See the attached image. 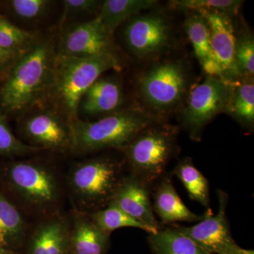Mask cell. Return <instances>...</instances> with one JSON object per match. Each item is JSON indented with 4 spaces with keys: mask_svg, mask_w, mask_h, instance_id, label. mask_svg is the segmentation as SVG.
Segmentation results:
<instances>
[{
    "mask_svg": "<svg viewBox=\"0 0 254 254\" xmlns=\"http://www.w3.org/2000/svg\"><path fill=\"white\" fill-rule=\"evenodd\" d=\"M3 181L8 198L28 219L62 212L65 180L53 163L40 158L12 160L4 167Z\"/></svg>",
    "mask_w": 254,
    "mask_h": 254,
    "instance_id": "1",
    "label": "cell"
},
{
    "mask_svg": "<svg viewBox=\"0 0 254 254\" xmlns=\"http://www.w3.org/2000/svg\"><path fill=\"white\" fill-rule=\"evenodd\" d=\"M56 54L54 38L46 37L37 38L31 48L18 57L1 88L4 108L23 115L44 104Z\"/></svg>",
    "mask_w": 254,
    "mask_h": 254,
    "instance_id": "2",
    "label": "cell"
},
{
    "mask_svg": "<svg viewBox=\"0 0 254 254\" xmlns=\"http://www.w3.org/2000/svg\"><path fill=\"white\" fill-rule=\"evenodd\" d=\"M118 54L91 58H71L57 53L46 102L69 123L78 119L82 96L100 76L110 70L121 69ZM42 105V106H43Z\"/></svg>",
    "mask_w": 254,
    "mask_h": 254,
    "instance_id": "3",
    "label": "cell"
},
{
    "mask_svg": "<svg viewBox=\"0 0 254 254\" xmlns=\"http://www.w3.org/2000/svg\"><path fill=\"white\" fill-rule=\"evenodd\" d=\"M125 167L123 155L109 153L71 164L64 180L73 209L89 213L109 205Z\"/></svg>",
    "mask_w": 254,
    "mask_h": 254,
    "instance_id": "4",
    "label": "cell"
},
{
    "mask_svg": "<svg viewBox=\"0 0 254 254\" xmlns=\"http://www.w3.org/2000/svg\"><path fill=\"white\" fill-rule=\"evenodd\" d=\"M159 121L141 108H123L94 121L77 119L71 123L73 153L91 154L121 150L145 127Z\"/></svg>",
    "mask_w": 254,
    "mask_h": 254,
    "instance_id": "5",
    "label": "cell"
},
{
    "mask_svg": "<svg viewBox=\"0 0 254 254\" xmlns=\"http://www.w3.org/2000/svg\"><path fill=\"white\" fill-rule=\"evenodd\" d=\"M178 127L155 122L120 150L129 173L151 188L178 153Z\"/></svg>",
    "mask_w": 254,
    "mask_h": 254,
    "instance_id": "6",
    "label": "cell"
},
{
    "mask_svg": "<svg viewBox=\"0 0 254 254\" xmlns=\"http://www.w3.org/2000/svg\"><path fill=\"white\" fill-rule=\"evenodd\" d=\"M190 81V69L184 60H158L138 77L137 93L146 113L158 120L185 105Z\"/></svg>",
    "mask_w": 254,
    "mask_h": 254,
    "instance_id": "7",
    "label": "cell"
},
{
    "mask_svg": "<svg viewBox=\"0 0 254 254\" xmlns=\"http://www.w3.org/2000/svg\"><path fill=\"white\" fill-rule=\"evenodd\" d=\"M120 27L124 45L138 60L160 58L173 47L175 33L173 24L165 15L150 11L128 19Z\"/></svg>",
    "mask_w": 254,
    "mask_h": 254,
    "instance_id": "8",
    "label": "cell"
},
{
    "mask_svg": "<svg viewBox=\"0 0 254 254\" xmlns=\"http://www.w3.org/2000/svg\"><path fill=\"white\" fill-rule=\"evenodd\" d=\"M232 86L230 82L208 76L190 90L180 120L190 139L200 141L207 125L225 113Z\"/></svg>",
    "mask_w": 254,
    "mask_h": 254,
    "instance_id": "9",
    "label": "cell"
},
{
    "mask_svg": "<svg viewBox=\"0 0 254 254\" xmlns=\"http://www.w3.org/2000/svg\"><path fill=\"white\" fill-rule=\"evenodd\" d=\"M20 131L26 144L42 150L73 153L71 123L48 106H38L24 114Z\"/></svg>",
    "mask_w": 254,
    "mask_h": 254,
    "instance_id": "10",
    "label": "cell"
},
{
    "mask_svg": "<svg viewBox=\"0 0 254 254\" xmlns=\"http://www.w3.org/2000/svg\"><path fill=\"white\" fill-rule=\"evenodd\" d=\"M56 49L58 54L71 58L118 54L113 36L103 26L98 16L63 28Z\"/></svg>",
    "mask_w": 254,
    "mask_h": 254,
    "instance_id": "11",
    "label": "cell"
},
{
    "mask_svg": "<svg viewBox=\"0 0 254 254\" xmlns=\"http://www.w3.org/2000/svg\"><path fill=\"white\" fill-rule=\"evenodd\" d=\"M217 193L219 208L216 214H213L211 209H209L205 212L203 220L196 225L190 227L177 224L171 225L191 239L208 254H223L237 245L232 238L227 217L229 195L220 190H217Z\"/></svg>",
    "mask_w": 254,
    "mask_h": 254,
    "instance_id": "12",
    "label": "cell"
},
{
    "mask_svg": "<svg viewBox=\"0 0 254 254\" xmlns=\"http://www.w3.org/2000/svg\"><path fill=\"white\" fill-rule=\"evenodd\" d=\"M208 23L215 58L221 68L222 79L234 83L242 78L236 60V31L232 18L215 11L199 10Z\"/></svg>",
    "mask_w": 254,
    "mask_h": 254,
    "instance_id": "13",
    "label": "cell"
},
{
    "mask_svg": "<svg viewBox=\"0 0 254 254\" xmlns=\"http://www.w3.org/2000/svg\"><path fill=\"white\" fill-rule=\"evenodd\" d=\"M71 221L70 215L60 213L36 220L26 241L27 254H70Z\"/></svg>",
    "mask_w": 254,
    "mask_h": 254,
    "instance_id": "14",
    "label": "cell"
},
{
    "mask_svg": "<svg viewBox=\"0 0 254 254\" xmlns=\"http://www.w3.org/2000/svg\"><path fill=\"white\" fill-rule=\"evenodd\" d=\"M125 101L123 82L116 74L104 75L93 83L82 96L78 108L80 115L101 118L123 109Z\"/></svg>",
    "mask_w": 254,
    "mask_h": 254,
    "instance_id": "15",
    "label": "cell"
},
{
    "mask_svg": "<svg viewBox=\"0 0 254 254\" xmlns=\"http://www.w3.org/2000/svg\"><path fill=\"white\" fill-rule=\"evenodd\" d=\"M150 190V187L137 177L125 174L110 204L116 205L132 218L158 232L162 226L153 212Z\"/></svg>",
    "mask_w": 254,
    "mask_h": 254,
    "instance_id": "16",
    "label": "cell"
},
{
    "mask_svg": "<svg viewBox=\"0 0 254 254\" xmlns=\"http://www.w3.org/2000/svg\"><path fill=\"white\" fill-rule=\"evenodd\" d=\"M152 205L153 212L163 225H173L177 222H199L205 216V213L197 215L187 208L177 193L171 177L167 175L157 182Z\"/></svg>",
    "mask_w": 254,
    "mask_h": 254,
    "instance_id": "17",
    "label": "cell"
},
{
    "mask_svg": "<svg viewBox=\"0 0 254 254\" xmlns=\"http://www.w3.org/2000/svg\"><path fill=\"white\" fill-rule=\"evenodd\" d=\"M69 215L72 254H105L111 234L101 230L86 213L72 208Z\"/></svg>",
    "mask_w": 254,
    "mask_h": 254,
    "instance_id": "18",
    "label": "cell"
},
{
    "mask_svg": "<svg viewBox=\"0 0 254 254\" xmlns=\"http://www.w3.org/2000/svg\"><path fill=\"white\" fill-rule=\"evenodd\" d=\"M185 29L195 58L205 73L209 76L222 78L221 68L213 53L206 20L199 13L193 11L185 19Z\"/></svg>",
    "mask_w": 254,
    "mask_h": 254,
    "instance_id": "19",
    "label": "cell"
},
{
    "mask_svg": "<svg viewBox=\"0 0 254 254\" xmlns=\"http://www.w3.org/2000/svg\"><path fill=\"white\" fill-rule=\"evenodd\" d=\"M30 228L27 217L0 190V247L14 251L26 242Z\"/></svg>",
    "mask_w": 254,
    "mask_h": 254,
    "instance_id": "20",
    "label": "cell"
},
{
    "mask_svg": "<svg viewBox=\"0 0 254 254\" xmlns=\"http://www.w3.org/2000/svg\"><path fill=\"white\" fill-rule=\"evenodd\" d=\"M156 0H105L98 16L112 36L130 18L154 8Z\"/></svg>",
    "mask_w": 254,
    "mask_h": 254,
    "instance_id": "21",
    "label": "cell"
},
{
    "mask_svg": "<svg viewBox=\"0 0 254 254\" xmlns=\"http://www.w3.org/2000/svg\"><path fill=\"white\" fill-rule=\"evenodd\" d=\"M247 131L254 127V77H244L232 83L231 95L225 110Z\"/></svg>",
    "mask_w": 254,
    "mask_h": 254,
    "instance_id": "22",
    "label": "cell"
},
{
    "mask_svg": "<svg viewBox=\"0 0 254 254\" xmlns=\"http://www.w3.org/2000/svg\"><path fill=\"white\" fill-rule=\"evenodd\" d=\"M148 235V242L155 254H208L171 225Z\"/></svg>",
    "mask_w": 254,
    "mask_h": 254,
    "instance_id": "23",
    "label": "cell"
},
{
    "mask_svg": "<svg viewBox=\"0 0 254 254\" xmlns=\"http://www.w3.org/2000/svg\"><path fill=\"white\" fill-rule=\"evenodd\" d=\"M173 174L181 181L190 199L198 202L207 210L210 209L208 180L195 168L191 158L182 159L175 167Z\"/></svg>",
    "mask_w": 254,
    "mask_h": 254,
    "instance_id": "24",
    "label": "cell"
},
{
    "mask_svg": "<svg viewBox=\"0 0 254 254\" xmlns=\"http://www.w3.org/2000/svg\"><path fill=\"white\" fill-rule=\"evenodd\" d=\"M87 214L101 230L110 234L123 227H134L148 232V234L157 232L136 219L132 218L115 205L109 204L105 208Z\"/></svg>",
    "mask_w": 254,
    "mask_h": 254,
    "instance_id": "25",
    "label": "cell"
},
{
    "mask_svg": "<svg viewBox=\"0 0 254 254\" xmlns=\"http://www.w3.org/2000/svg\"><path fill=\"white\" fill-rule=\"evenodd\" d=\"M103 1L98 0H64L60 27L61 29L93 19L99 14Z\"/></svg>",
    "mask_w": 254,
    "mask_h": 254,
    "instance_id": "26",
    "label": "cell"
},
{
    "mask_svg": "<svg viewBox=\"0 0 254 254\" xmlns=\"http://www.w3.org/2000/svg\"><path fill=\"white\" fill-rule=\"evenodd\" d=\"M34 33L0 18V47L17 55L23 54L36 41Z\"/></svg>",
    "mask_w": 254,
    "mask_h": 254,
    "instance_id": "27",
    "label": "cell"
},
{
    "mask_svg": "<svg viewBox=\"0 0 254 254\" xmlns=\"http://www.w3.org/2000/svg\"><path fill=\"white\" fill-rule=\"evenodd\" d=\"M10 9L15 17L24 24H36L53 11L55 1L51 0H12Z\"/></svg>",
    "mask_w": 254,
    "mask_h": 254,
    "instance_id": "28",
    "label": "cell"
},
{
    "mask_svg": "<svg viewBox=\"0 0 254 254\" xmlns=\"http://www.w3.org/2000/svg\"><path fill=\"white\" fill-rule=\"evenodd\" d=\"M244 2L240 0H173L169 4L176 9L218 11L232 18L239 14Z\"/></svg>",
    "mask_w": 254,
    "mask_h": 254,
    "instance_id": "29",
    "label": "cell"
},
{
    "mask_svg": "<svg viewBox=\"0 0 254 254\" xmlns=\"http://www.w3.org/2000/svg\"><path fill=\"white\" fill-rule=\"evenodd\" d=\"M41 150L26 144L15 136L8 125L6 118L0 113V156L25 158L36 154Z\"/></svg>",
    "mask_w": 254,
    "mask_h": 254,
    "instance_id": "30",
    "label": "cell"
},
{
    "mask_svg": "<svg viewBox=\"0 0 254 254\" xmlns=\"http://www.w3.org/2000/svg\"><path fill=\"white\" fill-rule=\"evenodd\" d=\"M236 60L242 78L254 77V37L247 28L236 34Z\"/></svg>",
    "mask_w": 254,
    "mask_h": 254,
    "instance_id": "31",
    "label": "cell"
},
{
    "mask_svg": "<svg viewBox=\"0 0 254 254\" xmlns=\"http://www.w3.org/2000/svg\"><path fill=\"white\" fill-rule=\"evenodd\" d=\"M20 55L10 52L9 50L3 49L0 47V68L7 65L11 62L13 63H15Z\"/></svg>",
    "mask_w": 254,
    "mask_h": 254,
    "instance_id": "32",
    "label": "cell"
},
{
    "mask_svg": "<svg viewBox=\"0 0 254 254\" xmlns=\"http://www.w3.org/2000/svg\"><path fill=\"white\" fill-rule=\"evenodd\" d=\"M223 254H254V250H245V249L241 248L238 245H236L227 250Z\"/></svg>",
    "mask_w": 254,
    "mask_h": 254,
    "instance_id": "33",
    "label": "cell"
},
{
    "mask_svg": "<svg viewBox=\"0 0 254 254\" xmlns=\"http://www.w3.org/2000/svg\"><path fill=\"white\" fill-rule=\"evenodd\" d=\"M0 254H17L15 251L7 250V249L0 247Z\"/></svg>",
    "mask_w": 254,
    "mask_h": 254,
    "instance_id": "34",
    "label": "cell"
}]
</instances>
